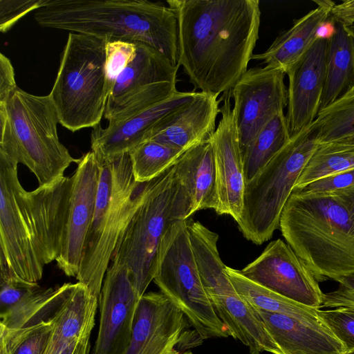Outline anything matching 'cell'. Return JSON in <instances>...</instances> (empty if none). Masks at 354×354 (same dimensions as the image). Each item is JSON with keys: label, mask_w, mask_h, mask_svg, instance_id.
<instances>
[{"label": "cell", "mask_w": 354, "mask_h": 354, "mask_svg": "<svg viewBox=\"0 0 354 354\" xmlns=\"http://www.w3.org/2000/svg\"><path fill=\"white\" fill-rule=\"evenodd\" d=\"M178 21V66L218 96L248 70L259 39V0H167Z\"/></svg>", "instance_id": "1"}, {"label": "cell", "mask_w": 354, "mask_h": 354, "mask_svg": "<svg viewBox=\"0 0 354 354\" xmlns=\"http://www.w3.org/2000/svg\"><path fill=\"white\" fill-rule=\"evenodd\" d=\"M17 165L0 152V270L37 282L60 252L72 178L28 192Z\"/></svg>", "instance_id": "2"}, {"label": "cell", "mask_w": 354, "mask_h": 354, "mask_svg": "<svg viewBox=\"0 0 354 354\" xmlns=\"http://www.w3.org/2000/svg\"><path fill=\"white\" fill-rule=\"evenodd\" d=\"M41 26L103 39L146 44L178 66V21L161 2L48 0L35 13Z\"/></svg>", "instance_id": "3"}, {"label": "cell", "mask_w": 354, "mask_h": 354, "mask_svg": "<svg viewBox=\"0 0 354 354\" xmlns=\"http://www.w3.org/2000/svg\"><path fill=\"white\" fill-rule=\"evenodd\" d=\"M279 228L318 282L354 274V220L335 194L293 191Z\"/></svg>", "instance_id": "4"}, {"label": "cell", "mask_w": 354, "mask_h": 354, "mask_svg": "<svg viewBox=\"0 0 354 354\" xmlns=\"http://www.w3.org/2000/svg\"><path fill=\"white\" fill-rule=\"evenodd\" d=\"M94 216L76 277L97 297L118 241L142 203L149 182H136L129 152L98 158Z\"/></svg>", "instance_id": "5"}, {"label": "cell", "mask_w": 354, "mask_h": 354, "mask_svg": "<svg viewBox=\"0 0 354 354\" xmlns=\"http://www.w3.org/2000/svg\"><path fill=\"white\" fill-rule=\"evenodd\" d=\"M57 112L48 95H35L17 87L0 103V152L24 165L39 187L52 185L80 162L60 142Z\"/></svg>", "instance_id": "6"}, {"label": "cell", "mask_w": 354, "mask_h": 354, "mask_svg": "<svg viewBox=\"0 0 354 354\" xmlns=\"http://www.w3.org/2000/svg\"><path fill=\"white\" fill-rule=\"evenodd\" d=\"M191 209V201L174 165L149 182L111 260L127 269L140 298L153 280L158 251L166 230L174 221L188 219Z\"/></svg>", "instance_id": "7"}, {"label": "cell", "mask_w": 354, "mask_h": 354, "mask_svg": "<svg viewBox=\"0 0 354 354\" xmlns=\"http://www.w3.org/2000/svg\"><path fill=\"white\" fill-rule=\"evenodd\" d=\"M106 41L69 32L52 90L48 94L59 124L72 132L95 127L104 115L109 95Z\"/></svg>", "instance_id": "8"}, {"label": "cell", "mask_w": 354, "mask_h": 354, "mask_svg": "<svg viewBox=\"0 0 354 354\" xmlns=\"http://www.w3.org/2000/svg\"><path fill=\"white\" fill-rule=\"evenodd\" d=\"M318 142L311 124L245 183L243 209L236 222L243 236L256 245L270 240L279 228L283 209Z\"/></svg>", "instance_id": "9"}, {"label": "cell", "mask_w": 354, "mask_h": 354, "mask_svg": "<svg viewBox=\"0 0 354 354\" xmlns=\"http://www.w3.org/2000/svg\"><path fill=\"white\" fill-rule=\"evenodd\" d=\"M154 283L203 339L229 337L203 286L187 219L171 223L159 246Z\"/></svg>", "instance_id": "10"}, {"label": "cell", "mask_w": 354, "mask_h": 354, "mask_svg": "<svg viewBox=\"0 0 354 354\" xmlns=\"http://www.w3.org/2000/svg\"><path fill=\"white\" fill-rule=\"evenodd\" d=\"M187 225L203 286L229 336L247 346L250 354H283L231 281L218 252V234L199 221L188 219Z\"/></svg>", "instance_id": "11"}, {"label": "cell", "mask_w": 354, "mask_h": 354, "mask_svg": "<svg viewBox=\"0 0 354 354\" xmlns=\"http://www.w3.org/2000/svg\"><path fill=\"white\" fill-rule=\"evenodd\" d=\"M203 339L160 292L140 299L130 345L125 354H193Z\"/></svg>", "instance_id": "12"}, {"label": "cell", "mask_w": 354, "mask_h": 354, "mask_svg": "<svg viewBox=\"0 0 354 354\" xmlns=\"http://www.w3.org/2000/svg\"><path fill=\"white\" fill-rule=\"evenodd\" d=\"M285 71L268 66L248 69L231 90L242 156L262 127L288 105Z\"/></svg>", "instance_id": "13"}, {"label": "cell", "mask_w": 354, "mask_h": 354, "mask_svg": "<svg viewBox=\"0 0 354 354\" xmlns=\"http://www.w3.org/2000/svg\"><path fill=\"white\" fill-rule=\"evenodd\" d=\"M243 276L283 297L320 309L324 293L319 282L292 248L278 239L240 270Z\"/></svg>", "instance_id": "14"}, {"label": "cell", "mask_w": 354, "mask_h": 354, "mask_svg": "<svg viewBox=\"0 0 354 354\" xmlns=\"http://www.w3.org/2000/svg\"><path fill=\"white\" fill-rule=\"evenodd\" d=\"M140 297L127 269L111 263L99 295L100 324L91 354H125Z\"/></svg>", "instance_id": "15"}, {"label": "cell", "mask_w": 354, "mask_h": 354, "mask_svg": "<svg viewBox=\"0 0 354 354\" xmlns=\"http://www.w3.org/2000/svg\"><path fill=\"white\" fill-rule=\"evenodd\" d=\"M100 164L96 155H83L71 176L72 186L59 256L58 268L68 277H77L93 221Z\"/></svg>", "instance_id": "16"}, {"label": "cell", "mask_w": 354, "mask_h": 354, "mask_svg": "<svg viewBox=\"0 0 354 354\" xmlns=\"http://www.w3.org/2000/svg\"><path fill=\"white\" fill-rule=\"evenodd\" d=\"M221 118L210 138L214 153L218 206L216 212L237 222L243 209L245 178L243 156L231 105V91L221 97Z\"/></svg>", "instance_id": "17"}, {"label": "cell", "mask_w": 354, "mask_h": 354, "mask_svg": "<svg viewBox=\"0 0 354 354\" xmlns=\"http://www.w3.org/2000/svg\"><path fill=\"white\" fill-rule=\"evenodd\" d=\"M75 286L76 283H65L55 288H44L37 282L0 274V326L21 328L51 319Z\"/></svg>", "instance_id": "18"}, {"label": "cell", "mask_w": 354, "mask_h": 354, "mask_svg": "<svg viewBox=\"0 0 354 354\" xmlns=\"http://www.w3.org/2000/svg\"><path fill=\"white\" fill-rule=\"evenodd\" d=\"M328 44V39H318L286 73L288 77L286 118L291 136L313 124L319 112Z\"/></svg>", "instance_id": "19"}, {"label": "cell", "mask_w": 354, "mask_h": 354, "mask_svg": "<svg viewBox=\"0 0 354 354\" xmlns=\"http://www.w3.org/2000/svg\"><path fill=\"white\" fill-rule=\"evenodd\" d=\"M196 92L177 91L171 97L131 117L109 122L106 127L100 124L91 134V151L97 157L106 158L129 152L147 140L156 124L168 113L190 102Z\"/></svg>", "instance_id": "20"}, {"label": "cell", "mask_w": 354, "mask_h": 354, "mask_svg": "<svg viewBox=\"0 0 354 354\" xmlns=\"http://www.w3.org/2000/svg\"><path fill=\"white\" fill-rule=\"evenodd\" d=\"M216 95L196 92L189 102L168 113L151 130L147 139L187 151L210 140L222 101Z\"/></svg>", "instance_id": "21"}, {"label": "cell", "mask_w": 354, "mask_h": 354, "mask_svg": "<svg viewBox=\"0 0 354 354\" xmlns=\"http://www.w3.org/2000/svg\"><path fill=\"white\" fill-rule=\"evenodd\" d=\"M136 56L118 77L108 97L104 117L111 120L137 93L158 83L176 82L178 66L154 48L137 42Z\"/></svg>", "instance_id": "22"}, {"label": "cell", "mask_w": 354, "mask_h": 354, "mask_svg": "<svg viewBox=\"0 0 354 354\" xmlns=\"http://www.w3.org/2000/svg\"><path fill=\"white\" fill-rule=\"evenodd\" d=\"M252 309L283 354L346 353L342 342L323 322L302 321L284 315Z\"/></svg>", "instance_id": "23"}, {"label": "cell", "mask_w": 354, "mask_h": 354, "mask_svg": "<svg viewBox=\"0 0 354 354\" xmlns=\"http://www.w3.org/2000/svg\"><path fill=\"white\" fill-rule=\"evenodd\" d=\"M313 2L317 4L316 8L294 20L292 26L281 32L266 51L253 54L252 59L261 61L266 66L281 68L286 73L318 39V28L330 17L335 5L329 0Z\"/></svg>", "instance_id": "24"}, {"label": "cell", "mask_w": 354, "mask_h": 354, "mask_svg": "<svg viewBox=\"0 0 354 354\" xmlns=\"http://www.w3.org/2000/svg\"><path fill=\"white\" fill-rule=\"evenodd\" d=\"M176 174L186 190L196 212L218 206L214 153L210 140L185 151L174 165Z\"/></svg>", "instance_id": "25"}, {"label": "cell", "mask_w": 354, "mask_h": 354, "mask_svg": "<svg viewBox=\"0 0 354 354\" xmlns=\"http://www.w3.org/2000/svg\"><path fill=\"white\" fill-rule=\"evenodd\" d=\"M98 297L80 282L53 317V328L44 354H59L77 338L91 335L95 326Z\"/></svg>", "instance_id": "26"}, {"label": "cell", "mask_w": 354, "mask_h": 354, "mask_svg": "<svg viewBox=\"0 0 354 354\" xmlns=\"http://www.w3.org/2000/svg\"><path fill=\"white\" fill-rule=\"evenodd\" d=\"M335 25V33L328 44L319 111L340 98L354 83V33L351 26L336 20Z\"/></svg>", "instance_id": "27"}, {"label": "cell", "mask_w": 354, "mask_h": 354, "mask_svg": "<svg viewBox=\"0 0 354 354\" xmlns=\"http://www.w3.org/2000/svg\"><path fill=\"white\" fill-rule=\"evenodd\" d=\"M239 295L253 309L284 315L312 322H322L317 309L291 300L248 279L240 270L226 266Z\"/></svg>", "instance_id": "28"}, {"label": "cell", "mask_w": 354, "mask_h": 354, "mask_svg": "<svg viewBox=\"0 0 354 354\" xmlns=\"http://www.w3.org/2000/svg\"><path fill=\"white\" fill-rule=\"evenodd\" d=\"M290 138L284 112L276 114L262 127L243 155L245 181L254 177Z\"/></svg>", "instance_id": "29"}, {"label": "cell", "mask_w": 354, "mask_h": 354, "mask_svg": "<svg viewBox=\"0 0 354 354\" xmlns=\"http://www.w3.org/2000/svg\"><path fill=\"white\" fill-rule=\"evenodd\" d=\"M354 168V144L330 142L319 144L304 167L295 190L308 183Z\"/></svg>", "instance_id": "30"}, {"label": "cell", "mask_w": 354, "mask_h": 354, "mask_svg": "<svg viewBox=\"0 0 354 354\" xmlns=\"http://www.w3.org/2000/svg\"><path fill=\"white\" fill-rule=\"evenodd\" d=\"M185 152L165 144L148 140L129 152L132 171L136 182H149L172 167Z\"/></svg>", "instance_id": "31"}, {"label": "cell", "mask_w": 354, "mask_h": 354, "mask_svg": "<svg viewBox=\"0 0 354 354\" xmlns=\"http://www.w3.org/2000/svg\"><path fill=\"white\" fill-rule=\"evenodd\" d=\"M318 144L337 142L354 137V97H340L320 111L312 124Z\"/></svg>", "instance_id": "32"}, {"label": "cell", "mask_w": 354, "mask_h": 354, "mask_svg": "<svg viewBox=\"0 0 354 354\" xmlns=\"http://www.w3.org/2000/svg\"><path fill=\"white\" fill-rule=\"evenodd\" d=\"M53 328V317L21 328L0 326V354H44Z\"/></svg>", "instance_id": "33"}, {"label": "cell", "mask_w": 354, "mask_h": 354, "mask_svg": "<svg viewBox=\"0 0 354 354\" xmlns=\"http://www.w3.org/2000/svg\"><path fill=\"white\" fill-rule=\"evenodd\" d=\"M324 324L344 345L346 353L354 351V308L337 307L317 309Z\"/></svg>", "instance_id": "34"}, {"label": "cell", "mask_w": 354, "mask_h": 354, "mask_svg": "<svg viewBox=\"0 0 354 354\" xmlns=\"http://www.w3.org/2000/svg\"><path fill=\"white\" fill-rule=\"evenodd\" d=\"M136 49V41L106 42V73L109 94L119 75L135 57Z\"/></svg>", "instance_id": "35"}, {"label": "cell", "mask_w": 354, "mask_h": 354, "mask_svg": "<svg viewBox=\"0 0 354 354\" xmlns=\"http://www.w3.org/2000/svg\"><path fill=\"white\" fill-rule=\"evenodd\" d=\"M48 0H0V31L8 32L23 17L37 10Z\"/></svg>", "instance_id": "36"}, {"label": "cell", "mask_w": 354, "mask_h": 354, "mask_svg": "<svg viewBox=\"0 0 354 354\" xmlns=\"http://www.w3.org/2000/svg\"><path fill=\"white\" fill-rule=\"evenodd\" d=\"M354 185V168L327 176L306 185L304 193H333Z\"/></svg>", "instance_id": "37"}, {"label": "cell", "mask_w": 354, "mask_h": 354, "mask_svg": "<svg viewBox=\"0 0 354 354\" xmlns=\"http://www.w3.org/2000/svg\"><path fill=\"white\" fill-rule=\"evenodd\" d=\"M337 281L339 283V288L324 293L322 308H354V274L342 277Z\"/></svg>", "instance_id": "38"}, {"label": "cell", "mask_w": 354, "mask_h": 354, "mask_svg": "<svg viewBox=\"0 0 354 354\" xmlns=\"http://www.w3.org/2000/svg\"><path fill=\"white\" fill-rule=\"evenodd\" d=\"M18 87L10 59L0 53V103H6Z\"/></svg>", "instance_id": "39"}, {"label": "cell", "mask_w": 354, "mask_h": 354, "mask_svg": "<svg viewBox=\"0 0 354 354\" xmlns=\"http://www.w3.org/2000/svg\"><path fill=\"white\" fill-rule=\"evenodd\" d=\"M330 16L336 21L347 26L354 25V0L344 1L335 4Z\"/></svg>", "instance_id": "40"}, {"label": "cell", "mask_w": 354, "mask_h": 354, "mask_svg": "<svg viewBox=\"0 0 354 354\" xmlns=\"http://www.w3.org/2000/svg\"><path fill=\"white\" fill-rule=\"evenodd\" d=\"M91 335L77 338L66 345L59 354H90Z\"/></svg>", "instance_id": "41"}, {"label": "cell", "mask_w": 354, "mask_h": 354, "mask_svg": "<svg viewBox=\"0 0 354 354\" xmlns=\"http://www.w3.org/2000/svg\"><path fill=\"white\" fill-rule=\"evenodd\" d=\"M333 193L342 200L354 220V185Z\"/></svg>", "instance_id": "42"}, {"label": "cell", "mask_w": 354, "mask_h": 354, "mask_svg": "<svg viewBox=\"0 0 354 354\" xmlns=\"http://www.w3.org/2000/svg\"><path fill=\"white\" fill-rule=\"evenodd\" d=\"M335 31V19L330 16V17L319 27L317 36L318 39L329 40L334 35Z\"/></svg>", "instance_id": "43"}, {"label": "cell", "mask_w": 354, "mask_h": 354, "mask_svg": "<svg viewBox=\"0 0 354 354\" xmlns=\"http://www.w3.org/2000/svg\"><path fill=\"white\" fill-rule=\"evenodd\" d=\"M342 142H346V143H350V144H354V137L351 138L350 139H348L344 141H342Z\"/></svg>", "instance_id": "44"}, {"label": "cell", "mask_w": 354, "mask_h": 354, "mask_svg": "<svg viewBox=\"0 0 354 354\" xmlns=\"http://www.w3.org/2000/svg\"><path fill=\"white\" fill-rule=\"evenodd\" d=\"M345 354H354V351L351 352H347Z\"/></svg>", "instance_id": "45"}, {"label": "cell", "mask_w": 354, "mask_h": 354, "mask_svg": "<svg viewBox=\"0 0 354 354\" xmlns=\"http://www.w3.org/2000/svg\"><path fill=\"white\" fill-rule=\"evenodd\" d=\"M351 28H352V30H353V33H354V25H353V26H351Z\"/></svg>", "instance_id": "46"}]
</instances>
